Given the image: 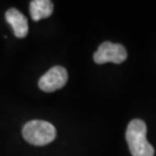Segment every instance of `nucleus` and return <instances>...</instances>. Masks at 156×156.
Wrapping results in <instances>:
<instances>
[{"label":"nucleus","mask_w":156,"mask_h":156,"mask_svg":"<svg viewBox=\"0 0 156 156\" xmlns=\"http://www.w3.org/2000/svg\"><path fill=\"white\" fill-rule=\"evenodd\" d=\"M147 126L142 120H133L128 125L126 139L133 156H154V148L146 138Z\"/></svg>","instance_id":"obj_1"},{"label":"nucleus","mask_w":156,"mask_h":156,"mask_svg":"<svg viewBox=\"0 0 156 156\" xmlns=\"http://www.w3.org/2000/svg\"><path fill=\"white\" fill-rule=\"evenodd\" d=\"M57 131L51 123L46 121L34 120L23 126V136L30 144L36 146L47 145L54 141Z\"/></svg>","instance_id":"obj_2"},{"label":"nucleus","mask_w":156,"mask_h":156,"mask_svg":"<svg viewBox=\"0 0 156 156\" xmlns=\"http://www.w3.org/2000/svg\"><path fill=\"white\" fill-rule=\"evenodd\" d=\"M128 57L126 49L120 44L105 42L98 47V51L93 55V60L98 64L112 63L121 64Z\"/></svg>","instance_id":"obj_3"},{"label":"nucleus","mask_w":156,"mask_h":156,"mask_svg":"<svg viewBox=\"0 0 156 156\" xmlns=\"http://www.w3.org/2000/svg\"><path fill=\"white\" fill-rule=\"evenodd\" d=\"M68 80V73L62 66H55L46 72L39 80V87L45 92H53L64 87Z\"/></svg>","instance_id":"obj_4"},{"label":"nucleus","mask_w":156,"mask_h":156,"mask_svg":"<svg viewBox=\"0 0 156 156\" xmlns=\"http://www.w3.org/2000/svg\"><path fill=\"white\" fill-rule=\"evenodd\" d=\"M5 17L13 30L15 37L20 39L26 38L29 33V23H27V17L15 8H10L6 11Z\"/></svg>","instance_id":"obj_5"},{"label":"nucleus","mask_w":156,"mask_h":156,"mask_svg":"<svg viewBox=\"0 0 156 156\" xmlns=\"http://www.w3.org/2000/svg\"><path fill=\"white\" fill-rule=\"evenodd\" d=\"M54 5L50 0H34L30 4V16L35 21L49 17L53 13Z\"/></svg>","instance_id":"obj_6"}]
</instances>
